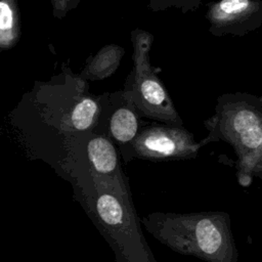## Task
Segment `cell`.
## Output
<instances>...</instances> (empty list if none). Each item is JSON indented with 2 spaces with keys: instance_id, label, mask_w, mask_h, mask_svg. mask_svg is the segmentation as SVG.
Masks as SVG:
<instances>
[{
  "instance_id": "obj_1",
  "label": "cell",
  "mask_w": 262,
  "mask_h": 262,
  "mask_svg": "<svg viewBox=\"0 0 262 262\" xmlns=\"http://www.w3.org/2000/svg\"><path fill=\"white\" fill-rule=\"evenodd\" d=\"M144 228L172 251L205 262H237V249L225 212H155L140 219Z\"/></svg>"
},
{
  "instance_id": "obj_2",
  "label": "cell",
  "mask_w": 262,
  "mask_h": 262,
  "mask_svg": "<svg viewBox=\"0 0 262 262\" xmlns=\"http://www.w3.org/2000/svg\"><path fill=\"white\" fill-rule=\"evenodd\" d=\"M207 136L201 146L224 141L231 145L241 185L262 177V97L245 92L225 93L217 98L215 113L204 121Z\"/></svg>"
},
{
  "instance_id": "obj_3",
  "label": "cell",
  "mask_w": 262,
  "mask_h": 262,
  "mask_svg": "<svg viewBox=\"0 0 262 262\" xmlns=\"http://www.w3.org/2000/svg\"><path fill=\"white\" fill-rule=\"evenodd\" d=\"M95 213L110 232L120 262H156L141 232L129 186L94 180Z\"/></svg>"
},
{
  "instance_id": "obj_4",
  "label": "cell",
  "mask_w": 262,
  "mask_h": 262,
  "mask_svg": "<svg viewBox=\"0 0 262 262\" xmlns=\"http://www.w3.org/2000/svg\"><path fill=\"white\" fill-rule=\"evenodd\" d=\"M133 69L126 79L124 93L134 104L139 116L173 126H183L174 103L149 62L154 41L151 33L135 29L131 32Z\"/></svg>"
},
{
  "instance_id": "obj_5",
  "label": "cell",
  "mask_w": 262,
  "mask_h": 262,
  "mask_svg": "<svg viewBox=\"0 0 262 262\" xmlns=\"http://www.w3.org/2000/svg\"><path fill=\"white\" fill-rule=\"evenodd\" d=\"M201 147L183 126L158 122L141 127L133 142V158L152 162L190 160Z\"/></svg>"
},
{
  "instance_id": "obj_6",
  "label": "cell",
  "mask_w": 262,
  "mask_h": 262,
  "mask_svg": "<svg viewBox=\"0 0 262 262\" xmlns=\"http://www.w3.org/2000/svg\"><path fill=\"white\" fill-rule=\"evenodd\" d=\"M137 110L123 90L104 96L97 127L115 143L125 163L134 160L133 142L144 125Z\"/></svg>"
},
{
  "instance_id": "obj_7",
  "label": "cell",
  "mask_w": 262,
  "mask_h": 262,
  "mask_svg": "<svg viewBox=\"0 0 262 262\" xmlns=\"http://www.w3.org/2000/svg\"><path fill=\"white\" fill-rule=\"evenodd\" d=\"M209 32L217 37L244 36L262 26V0H219L206 12Z\"/></svg>"
},
{
  "instance_id": "obj_8",
  "label": "cell",
  "mask_w": 262,
  "mask_h": 262,
  "mask_svg": "<svg viewBox=\"0 0 262 262\" xmlns=\"http://www.w3.org/2000/svg\"><path fill=\"white\" fill-rule=\"evenodd\" d=\"M86 155L95 180L127 186L128 178L121 165L120 151L101 130L92 133L86 143Z\"/></svg>"
},
{
  "instance_id": "obj_9",
  "label": "cell",
  "mask_w": 262,
  "mask_h": 262,
  "mask_svg": "<svg viewBox=\"0 0 262 262\" xmlns=\"http://www.w3.org/2000/svg\"><path fill=\"white\" fill-rule=\"evenodd\" d=\"M124 48L111 44L102 47L89 61L82 77L89 80H102L115 73L124 55Z\"/></svg>"
},
{
  "instance_id": "obj_10",
  "label": "cell",
  "mask_w": 262,
  "mask_h": 262,
  "mask_svg": "<svg viewBox=\"0 0 262 262\" xmlns=\"http://www.w3.org/2000/svg\"><path fill=\"white\" fill-rule=\"evenodd\" d=\"M104 96L82 97L71 112V124L77 131H93L97 128L102 112Z\"/></svg>"
},
{
  "instance_id": "obj_11",
  "label": "cell",
  "mask_w": 262,
  "mask_h": 262,
  "mask_svg": "<svg viewBox=\"0 0 262 262\" xmlns=\"http://www.w3.org/2000/svg\"><path fill=\"white\" fill-rule=\"evenodd\" d=\"M19 37V19L15 0H0V49L12 47Z\"/></svg>"
},
{
  "instance_id": "obj_12",
  "label": "cell",
  "mask_w": 262,
  "mask_h": 262,
  "mask_svg": "<svg viewBox=\"0 0 262 262\" xmlns=\"http://www.w3.org/2000/svg\"><path fill=\"white\" fill-rule=\"evenodd\" d=\"M201 4V0H148V8L155 12L174 8L186 13L196 10Z\"/></svg>"
},
{
  "instance_id": "obj_13",
  "label": "cell",
  "mask_w": 262,
  "mask_h": 262,
  "mask_svg": "<svg viewBox=\"0 0 262 262\" xmlns=\"http://www.w3.org/2000/svg\"><path fill=\"white\" fill-rule=\"evenodd\" d=\"M73 1L74 0H52L55 10H57V9L67 10L69 5H71L73 3Z\"/></svg>"
}]
</instances>
